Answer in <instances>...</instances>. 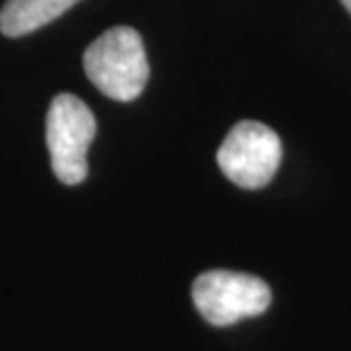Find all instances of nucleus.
I'll return each instance as SVG.
<instances>
[{
	"label": "nucleus",
	"instance_id": "1",
	"mask_svg": "<svg viewBox=\"0 0 351 351\" xmlns=\"http://www.w3.org/2000/svg\"><path fill=\"white\" fill-rule=\"evenodd\" d=\"M82 62L87 78L112 101H135L149 82V60L135 27H110L89 44Z\"/></svg>",
	"mask_w": 351,
	"mask_h": 351
},
{
	"label": "nucleus",
	"instance_id": "2",
	"mask_svg": "<svg viewBox=\"0 0 351 351\" xmlns=\"http://www.w3.org/2000/svg\"><path fill=\"white\" fill-rule=\"evenodd\" d=\"M96 137V117L73 94H58L46 117V144L53 173L64 185H80L87 178V151Z\"/></svg>",
	"mask_w": 351,
	"mask_h": 351
},
{
	"label": "nucleus",
	"instance_id": "3",
	"mask_svg": "<svg viewBox=\"0 0 351 351\" xmlns=\"http://www.w3.org/2000/svg\"><path fill=\"white\" fill-rule=\"evenodd\" d=\"M192 301L208 324L230 326L263 315L271 306V290L263 278L251 274L210 269L196 276Z\"/></svg>",
	"mask_w": 351,
	"mask_h": 351
},
{
	"label": "nucleus",
	"instance_id": "4",
	"mask_svg": "<svg viewBox=\"0 0 351 351\" xmlns=\"http://www.w3.org/2000/svg\"><path fill=\"white\" fill-rule=\"evenodd\" d=\"M280 137L261 121L235 123L217 151L221 173L242 189L269 185L280 167Z\"/></svg>",
	"mask_w": 351,
	"mask_h": 351
},
{
	"label": "nucleus",
	"instance_id": "5",
	"mask_svg": "<svg viewBox=\"0 0 351 351\" xmlns=\"http://www.w3.org/2000/svg\"><path fill=\"white\" fill-rule=\"evenodd\" d=\"M80 0H7L0 7V32L10 39L25 37L53 23Z\"/></svg>",
	"mask_w": 351,
	"mask_h": 351
},
{
	"label": "nucleus",
	"instance_id": "6",
	"mask_svg": "<svg viewBox=\"0 0 351 351\" xmlns=\"http://www.w3.org/2000/svg\"><path fill=\"white\" fill-rule=\"evenodd\" d=\"M340 3L345 5V10H347V12L351 14V0H340Z\"/></svg>",
	"mask_w": 351,
	"mask_h": 351
}]
</instances>
